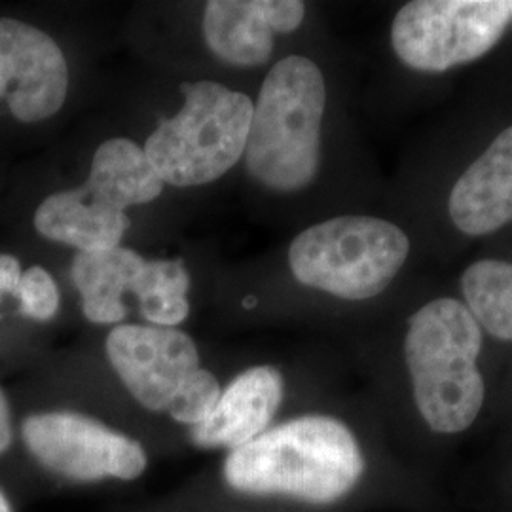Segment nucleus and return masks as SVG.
<instances>
[{"instance_id":"nucleus-21","label":"nucleus","mask_w":512,"mask_h":512,"mask_svg":"<svg viewBox=\"0 0 512 512\" xmlns=\"http://www.w3.org/2000/svg\"><path fill=\"white\" fill-rule=\"evenodd\" d=\"M14 446V423H12V410L10 403L0 389V458L8 454Z\"/></svg>"},{"instance_id":"nucleus-18","label":"nucleus","mask_w":512,"mask_h":512,"mask_svg":"<svg viewBox=\"0 0 512 512\" xmlns=\"http://www.w3.org/2000/svg\"><path fill=\"white\" fill-rule=\"evenodd\" d=\"M14 296L21 313L35 321H50L59 308V291L52 275L44 268L33 266L21 274Z\"/></svg>"},{"instance_id":"nucleus-4","label":"nucleus","mask_w":512,"mask_h":512,"mask_svg":"<svg viewBox=\"0 0 512 512\" xmlns=\"http://www.w3.org/2000/svg\"><path fill=\"white\" fill-rule=\"evenodd\" d=\"M105 359L131 401L177 425L183 439L219 401V376L202 365L200 349L183 330L122 323L105 338Z\"/></svg>"},{"instance_id":"nucleus-12","label":"nucleus","mask_w":512,"mask_h":512,"mask_svg":"<svg viewBox=\"0 0 512 512\" xmlns=\"http://www.w3.org/2000/svg\"><path fill=\"white\" fill-rule=\"evenodd\" d=\"M128 226L126 213L99 198L86 184L52 194L35 213L40 236L71 245L78 253L116 249Z\"/></svg>"},{"instance_id":"nucleus-3","label":"nucleus","mask_w":512,"mask_h":512,"mask_svg":"<svg viewBox=\"0 0 512 512\" xmlns=\"http://www.w3.org/2000/svg\"><path fill=\"white\" fill-rule=\"evenodd\" d=\"M327 84L304 55L275 63L253 105L245 165L256 183L275 192L310 186L321 162Z\"/></svg>"},{"instance_id":"nucleus-17","label":"nucleus","mask_w":512,"mask_h":512,"mask_svg":"<svg viewBox=\"0 0 512 512\" xmlns=\"http://www.w3.org/2000/svg\"><path fill=\"white\" fill-rule=\"evenodd\" d=\"M188 287L190 275L181 260H147L131 293L147 325L177 329L190 313Z\"/></svg>"},{"instance_id":"nucleus-20","label":"nucleus","mask_w":512,"mask_h":512,"mask_svg":"<svg viewBox=\"0 0 512 512\" xmlns=\"http://www.w3.org/2000/svg\"><path fill=\"white\" fill-rule=\"evenodd\" d=\"M21 274V264L16 256L0 253V300L6 294H14Z\"/></svg>"},{"instance_id":"nucleus-23","label":"nucleus","mask_w":512,"mask_h":512,"mask_svg":"<svg viewBox=\"0 0 512 512\" xmlns=\"http://www.w3.org/2000/svg\"><path fill=\"white\" fill-rule=\"evenodd\" d=\"M243 306H245V308H253V306H256L255 298H247V300L243 302Z\"/></svg>"},{"instance_id":"nucleus-6","label":"nucleus","mask_w":512,"mask_h":512,"mask_svg":"<svg viewBox=\"0 0 512 512\" xmlns=\"http://www.w3.org/2000/svg\"><path fill=\"white\" fill-rule=\"evenodd\" d=\"M410 255V239L389 220L346 215L300 232L289 247L294 279L342 300H370L395 281Z\"/></svg>"},{"instance_id":"nucleus-24","label":"nucleus","mask_w":512,"mask_h":512,"mask_svg":"<svg viewBox=\"0 0 512 512\" xmlns=\"http://www.w3.org/2000/svg\"><path fill=\"white\" fill-rule=\"evenodd\" d=\"M511 25H512V18H511Z\"/></svg>"},{"instance_id":"nucleus-13","label":"nucleus","mask_w":512,"mask_h":512,"mask_svg":"<svg viewBox=\"0 0 512 512\" xmlns=\"http://www.w3.org/2000/svg\"><path fill=\"white\" fill-rule=\"evenodd\" d=\"M145 262L139 253L124 247L74 256L71 274L86 319L95 325H122L128 315L122 296L131 293Z\"/></svg>"},{"instance_id":"nucleus-11","label":"nucleus","mask_w":512,"mask_h":512,"mask_svg":"<svg viewBox=\"0 0 512 512\" xmlns=\"http://www.w3.org/2000/svg\"><path fill=\"white\" fill-rule=\"evenodd\" d=\"M448 215L461 234L480 238L512 222V126L503 129L452 186Z\"/></svg>"},{"instance_id":"nucleus-16","label":"nucleus","mask_w":512,"mask_h":512,"mask_svg":"<svg viewBox=\"0 0 512 512\" xmlns=\"http://www.w3.org/2000/svg\"><path fill=\"white\" fill-rule=\"evenodd\" d=\"M461 293L480 329L512 342V262L476 260L461 274Z\"/></svg>"},{"instance_id":"nucleus-9","label":"nucleus","mask_w":512,"mask_h":512,"mask_svg":"<svg viewBox=\"0 0 512 512\" xmlns=\"http://www.w3.org/2000/svg\"><path fill=\"white\" fill-rule=\"evenodd\" d=\"M69 92V69L54 38L37 27L0 19V99L19 122L52 118Z\"/></svg>"},{"instance_id":"nucleus-10","label":"nucleus","mask_w":512,"mask_h":512,"mask_svg":"<svg viewBox=\"0 0 512 512\" xmlns=\"http://www.w3.org/2000/svg\"><path fill=\"white\" fill-rule=\"evenodd\" d=\"M283 401V372L274 365L249 366L222 385L217 406L184 435L183 444L198 452L228 454L274 427Z\"/></svg>"},{"instance_id":"nucleus-14","label":"nucleus","mask_w":512,"mask_h":512,"mask_svg":"<svg viewBox=\"0 0 512 512\" xmlns=\"http://www.w3.org/2000/svg\"><path fill=\"white\" fill-rule=\"evenodd\" d=\"M202 29L211 52L230 65L258 67L274 52V31L260 0H211L205 4Z\"/></svg>"},{"instance_id":"nucleus-19","label":"nucleus","mask_w":512,"mask_h":512,"mask_svg":"<svg viewBox=\"0 0 512 512\" xmlns=\"http://www.w3.org/2000/svg\"><path fill=\"white\" fill-rule=\"evenodd\" d=\"M260 6L274 35L293 33L306 18V4L300 0H260Z\"/></svg>"},{"instance_id":"nucleus-8","label":"nucleus","mask_w":512,"mask_h":512,"mask_svg":"<svg viewBox=\"0 0 512 512\" xmlns=\"http://www.w3.org/2000/svg\"><path fill=\"white\" fill-rule=\"evenodd\" d=\"M512 0H414L391 23V46L418 73L440 74L492 52L511 27Z\"/></svg>"},{"instance_id":"nucleus-5","label":"nucleus","mask_w":512,"mask_h":512,"mask_svg":"<svg viewBox=\"0 0 512 512\" xmlns=\"http://www.w3.org/2000/svg\"><path fill=\"white\" fill-rule=\"evenodd\" d=\"M21 444L65 488L133 486L154 467V450L141 435L76 408L29 414L21 421Z\"/></svg>"},{"instance_id":"nucleus-1","label":"nucleus","mask_w":512,"mask_h":512,"mask_svg":"<svg viewBox=\"0 0 512 512\" xmlns=\"http://www.w3.org/2000/svg\"><path fill=\"white\" fill-rule=\"evenodd\" d=\"M365 448L348 423L330 414L277 421L217 463L158 499L164 509L296 505L332 509L365 482Z\"/></svg>"},{"instance_id":"nucleus-22","label":"nucleus","mask_w":512,"mask_h":512,"mask_svg":"<svg viewBox=\"0 0 512 512\" xmlns=\"http://www.w3.org/2000/svg\"><path fill=\"white\" fill-rule=\"evenodd\" d=\"M0 512H14V509H12V503H10L8 495L2 492V488H0Z\"/></svg>"},{"instance_id":"nucleus-15","label":"nucleus","mask_w":512,"mask_h":512,"mask_svg":"<svg viewBox=\"0 0 512 512\" xmlns=\"http://www.w3.org/2000/svg\"><path fill=\"white\" fill-rule=\"evenodd\" d=\"M86 186L120 211L152 202L164 192L145 148L129 139H110L95 150Z\"/></svg>"},{"instance_id":"nucleus-7","label":"nucleus","mask_w":512,"mask_h":512,"mask_svg":"<svg viewBox=\"0 0 512 512\" xmlns=\"http://www.w3.org/2000/svg\"><path fill=\"white\" fill-rule=\"evenodd\" d=\"M183 109L145 145L164 184L200 186L220 179L245 154L253 101L217 82H184Z\"/></svg>"},{"instance_id":"nucleus-2","label":"nucleus","mask_w":512,"mask_h":512,"mask_svg":"<svg viewBox=\"0 0 512 512\" xmlns=\"http://www.w3.org/2000/svg\"><path fill=\"white\" fill-rule=\"evenodd\" d=\"M482 344L480 325L458 298H435L408 319L404 361L431 431L458 435L478 418L486 397L478 368Z\"/></svg>"}]
</instances>
